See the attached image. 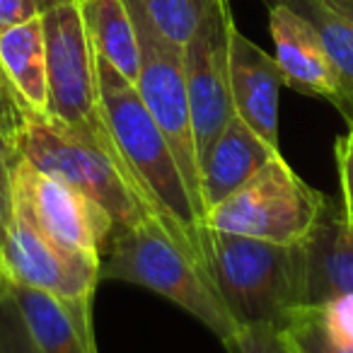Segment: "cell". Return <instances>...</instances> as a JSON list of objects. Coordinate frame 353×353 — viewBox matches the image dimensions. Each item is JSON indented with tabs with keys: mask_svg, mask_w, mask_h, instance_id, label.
I'll return each instance as SVG.
<instances>
[{
	"mask_svg": "<svg viewBox=\"0 0 353 353\" xmlns=\"http://www.w3.org/2000/svg\"><path fill=\"white\" fill-rule=\"evenodd\" d=\"M94 61L104 126L133 184L138 187L143 203L152 216H157L167 232L208 271L201 242L206 225L165 133L145 109L136 85L128 83L102 56L94 54Z\"/></svg>",
	"mask_w": 353,
	"mask_h": 353,
	"instance_id": "1",
	"label": "cell"
},
{
	"mask_svg": "<svg viewBox=\"0 0 353 353\" xmlns=\"http://www.w3.org/2000/svg\"><path fill=\"white\" fill-rule=\"evenodd\" d=\"M211 281L237 327H281L307 305V245L269 242L203 228Z\"/></svg>",
	"mask_w": 353,
	"mask_h": 353,
	"instance_id": "2",
	"label": "cell"
},
{
	"mask_svg": "<svg viewBox=\"0 0 353 353\" xmlns=\"http://www.w3.org/2000/svg\"><path fill=\"white\" fill-rule=\"evenodd\" d=\"M17 152L102 208L114 223V235L150 213L119 157L102 112L92 123H65L44 112H32Z\"/></svg>",
	"mask_w": 353,
	"mask_h": 353,
	"instance_id": "3",
	"label": "cell"
},
{
	"mask_svg": "<svg viewBox=\"0 0 353 353\" xmlns=\"http://www.w3.org/2000/svg\"><path fill=\"white\" fill-rule=\"evenodd\" d=\"M99 279L123 281L162 295L196 317L223 343L240 329L223 305L211 274L152 213L112 237L99 261Z\"/></svg>",
	"mask_w": 353,
	"mask_h": 353,
	"instance_id": "4",
	"label": "cell"
},
{
	"mask_svg": "<svg viewBox=\"0 0 353 353\" xmlns=\"http://www.w3.org/2000/svg\"><path fill=\"white\" fill-rule=\"evenodd\" d=\"M327 206V196L305 184L276 155L250 182L206 211L203 225L269 242H305Z\"/></svg>",
	"mask_w": 353,
	"mask_h": 353,
	"instance_id": "5",
	"label": "cell"
},
{
	"mask_svg": "<svg viewBox=\"0 0 353 353\" xmlns=\"http://www.w3.org/2000/svg\"><path fill=\"white\" fill-rule=\"evenodd\" d=\"M131 12L138 39V80L136 90L143 104L165 133L184 182L196 201L203 218L201 203V167H199L196 138L189 109L187 75H184V46L170 41L136 0H123Z\"/></svg>",
	"mask_w": 353,
	"mask_h": 353,
	"instance_id": "6",
	"label": "cell"
},
{
	"mask_svg": "<svg viewBox=\"0 0 353 353\" xmlns=\"http://www.w3.org/2000/svg\"><path fill=\"white\" fill-rule=\"evenodd\" d=\"M12 211L63 250L102 261L114 237V223L85 194L54 174L17 157L12 167Z\"/></svg>",
	"mask_w": 353,
	"mask_h": 353,
	"instance_id": "7",
	"label": "cell"
},
{
	"mask_svg": "<svg viewBox=\"0 0 353 353\" xmlns=\"http://www.w3.org/2000/svg\"><path fill=\"white\" fill-rule=\"evenodd\" d=\"M230 0H213L201 25L184 44L189 109L196 138L199 167L225 123L235 117L230 94Z\"/></svg>",
	"mask_w": 353,
	"mask_h": 353,
	"instance_id": "8",
	"label": "cell"
},
{
	"mask_svg": "<svg viewBox=\"0 0 353 353\" xmlns=\"http://www.w3.org/2000/svg\"><path fill=\"white\" fill-rule=\"evenodd\" d=\"M46 41V109L65 123L99 119L97 61L78 3L41 12Z\"/></svg>",
	"mask_w": 353,
	"mask_h": 353,
	"instance_id": "9",
	"label": "cell"
},
{
	"mask_svg": "<svg viewBox=\"0 0 353 353\" xmlns=\"http://www.w3.org/2000/svg\"><path fill=\"white\" fill-rule=\"evenodd\" d=\"M0 266L10 283L37 288L61 300H92L97 290L99 261L63 250L12 211L0 245Z\"/></svg>",
	"mask_w": 353,
	"mask_h": 353,
	"instance_id": "10",
	"label": "cell"
},
{
	"mask_svg": "<svg viewBox=\"0 0 353 353\" xmlns=\"http://www.w3.org/2000/svg\"><path fill=\"white\" fill-rule=\"evenodd\" d=\"M269 8V30L276 46V63L283 73L285 88L310 97H322L339 107L341 88L327 59L322 39L305 17L279 0H261Z\"/></svg>",
	"mask_w": 353,
	"mask_h": 353,
	"instance_id": "11",
	"label": "cell"
},
{
	"mask_svg": "<svg viewBox=\"0 0 353 353\" xmlns=\"http://www.w3.org/2000/svg\"><path fill=\"white\" fill-rule=\"evenodd\" d=\"M285 88L274 56L247 39L237 25L230 30V94L235 114L271 148H279V102Z\"/></svg>",
	"mask_w": 353,
	"mask_h": 353,
	"instance_id": "12",
	"label": "cell"
},
{
	"mask_svg": "<svg viewBox=\"0 0 353 353\" xmlns=\"http://www.w3.org/2000/svg\"><path fill=\"white\" fill-rule=\"evenodd\" d=\"M8 281V279H6ZM41 353H99L92 329V300H61L8 281Z\"/></svg>",
	"mask_w": 353,
	"mask_h": 353,
	"instance_id": "13",
	"label": "cell"
},
{
	"mask_svg": "<svg viewBox=\"0 0 353 353\" xmlns=\"http://www.w3.org/2000/svg\"><path fill=\"white\" fill-rule=\"evenodd\" d=\"M276 155H281V150L271 148L235 114L201 160L203 218L208 208L225 201Z\"/></svg>",
	"mask_w": 353,
	"mask_h": 353,
	"instance_id": "14",
	"label": "cell"
},
{
	"mask_svg": "<svg viewBox=\"0 0 353 353\" xmlns=\"http://www.w3.org/2000/svg\"><path fill=\"white\" fill-rule=\"evenodd\" d=\"M307 245V305L353 298V235L343 208L327 199Z\"/></svg>",
	"mask_w": 353,
	"mask_h": 353,
	"instance_id": "15",
	"label": "cell"
},
{
	"mask_svg": "<svg viewBox=\"0 0 353 353\" xmlns=\"http://www.w3.org/2000/svg\"><path fill=\"white\" fill-rule=\"evenodd\" d=\"M0 65L32 112L46 109V41L41 15L0 34Z\"/></svg>",
	"mask_w": 353,
	"mask_h": 353,
	"instance_id": "16",
	"label": "cell"
},
{
	"mask_svg": "<svg viewBox=\"0 0 353 353\" xmlns=\"http://www.w3.org/2000/svg\"><path fill=\"white\" fill-rule=\"evenodd\" d=\"M80 15L94 54L119 70L128 83L138 80V39L123 0H80Z\"/></svg>",
	"mask_w": 353,
	"mask_h": 353,
	"instance_id": "17",
	"label": "cell"
},
{
	"mask_svg": "<svg viewBox=\"0 0 353 353\" xmlns=\"http://www.w3.org/2000/svg\"><path fill=\"white\" fill-rule=\"evenodd\" d=\"M279 3L305 17L319 34L341 88V102L336 109L346 119L348 128H353V25L336 15L324 0H279Z\"/></svg>",
	"mask_w": 353,
	"mask_h": 353,
	"instance_id": "18",
	"label": "cell"
},
{
	"mask_svg": "<svg viewBox=\"0 0 353 353\" xmlns=\"http://www.w3.org/2000/svg\"><path fill=\"white\" fill-rule=\"evenodd\" d=\"M276 329L283 334L293 353H353V339L339 332L317 305L295 310Z\"/></svg>",
	"mask_w": 353,
	"mask_h": 353,
	"instance_id": "19",
	"label": "cell"
},
{
	"mask_svg": "<svg viewBox=\"0 0 353 353\" xmlns=\"http://www.w3.org/2000/svg\"><path fill=\"white\" fill-rule=\"evenodd\" d=\"M136 3L167 39L184 46L201 25L213 0H136Z\"/></svg>",
	"mask_w": 353,
	"mask_h": 353,
	"instance_id": "20",
	"label": "cell"
},
{
	"mask_svg": "<svg viewBox=\"0 0 353 353\" xmlns=\"http://www.w3.org/2000/svg\"><path fill=\"white\" fill-rule=\"evenodd\" d=\"M0 353H41L6 279L0 285Z\"/></svg>",
	"mask_w": 353,
	"mask_h": 353,
	"instance_id": "21",
	"label": "cell"
},
{
	"mask_svg": "<svg viewBox=\"0 0 353 353\" xmlns=\"http://www.w3.org/2000/svg\"><path fill=\"white\" fill-rule=\"evenodd\" d=\"M30 114L32 109L22 102V97L12 88L10 78H8L3 65H0V131L15 148L20 143L22 133H25Z\"/></svg>",
	"mask_w": 353,
	"mask_h": 353,
	"instance_id": "22",
	"label": "cell"
},
{
	"mask_svg": "<svg viewBox=\"0 0 353 353\" xmlns=\"http://www.w3.org/2000/svg\"><path fill=\"white\" fill-rule=\"evenodd\" d=\"M225 348L230 353H293L274 324H252L237 329Z\"/></svg>",
	"mask_w": 353,
	"mask_h": 353,
	"instance_id": "23",
	"label": "cell"
},
{
	"mask_svg": "<svg viewBox=\"0 0 353 353\" xmlns=\"http://www.w3.org/2000/svg\"><path fill=\"white\" fill-rule=\"evenodd\" d=\"M336 167L341 179V208L348 223H353V128L336 141Z\"/></svg>",
	"mask_w": 353,
	"mask_h": 353,
	"instance_id": "24",
	"label": "cell"
},
{
	"mask_svg": "<svg viewBox=\"0 0 353 353\" xmlns=\"http://www.w3.org/2000/svg\"><path fill=\"white\" fill-rule=\"evenodd\" d=\"M37 15L41 12L34 0H0V34Z\"/></svg>",
	"mask_w": 353,
	"mask_h": 353,
	"instance_id": "25",
	"label": "cell"
},
{
	"mask_svg": "<svg viewBox=\"0 0 353 353\" xmlns=\"http://www.w3.org/2000/svg\"><path fill=\"white\" fill-rule=\"evenodd\" d=\"M17 157H20V152H17V148L12 145V143L8 141L6 136H3V131H0V192L10 194V184H12V167H15Z\"/></svg>",
	"mask_w": 353,
	"mask_h": 353,
	"instance_id": "26",
	"label": "cell"
},
{
	"mask_svg": "<svg viewBox=\"0 0 353 353\" xmlns=\"http://www.w3.org/2000/svg\"><path fill=\"white\" fill-rule=\"evenodd\" d=\"M12 218V196L6 192H0V245H3V237H6V230L10 225Z\"/></svg>",
	"mask_w": 353,
	"mask_h": 353,
	"instance_id": "27",
	"label": "cell"
},
{
	"mask_svg": "<svg viewBox=\"0 0 353 353\" xmlns=\"http://www.w3.org/2000/svg\"><path fill=\"white\" fill-rule=\"evenodd\" d=\"M336 15H341L348 25H353V0H324Z\"/></svg>",
	"mask_w": 353,
	"mask_h": 353,
	"instance_id": "28",
	"label": "cell"
},
{
	"mask_svg": "<svg viewBox=\"0 0 353 353\" xmlns=\"http://www.w3.org/2000/svg\"><path fill=\"white\" fill-rule=\"evenodd\" d=\"M39 12H46L51 8H59V6H68V3H80V0H34Z\"/></svg>",
	"mask_w": 353,
	"mask_h": 353,
	"instance_id": "29",
	"label": "cell"
},
{
	"mask_svg": "<svg viewBox=\"0 0 353 353\" xmlns=\"http://www.w3.org/2000/svg\"><path fill=\"white\" fill-rule=\"evenodd\" d=\"M3 279H6V276H3V266H0V285H3Z\"/></svg>",
	"mask_w": 353,
	"mask_h": 353,
	"instance_id": "30",
	"label": "cell"
},
{
	"mask_svg": "<svg viewBox=\"0 0 353 353\" xmlns=\"http://www.w3.org/2000/svg\"><path fill=\"white\" fill-rule=\"evenodd\" d=\"M348 228H351V235H353V223H348Z\"/></svg>",
	"mask_w": 353,
	"mask_h": 353,
	"instance_id": "31",
	"label": "cell"
}]
</instances>
